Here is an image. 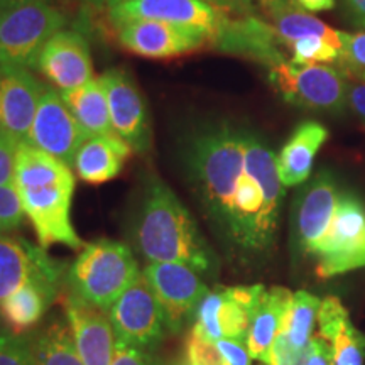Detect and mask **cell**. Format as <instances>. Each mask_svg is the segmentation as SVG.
I'll return each mask as SVG.
<instances>
[{
	"label": "cell",
	"mask_w": 365,
	"mask_h": 365,
	"mask_svg": "<svg viewBox=\"0 0 365 365\" xmlns=\"http://www.w3.org/2000/svg\"><path fill=\"white\" fill-rule=\"evenodd\" d=\"M61 97L88 139L98 135H117L110 120L107 90L102 80H90L78 88L61 91Z\"/></svg>",
	"instance_id": "25"
},
{
	"label": "cell",
	"mask_w": 365,
	"mask_h": 365,
	"mask_svg": "<svg viewBox=\"0 0 365 365\" xmlns=\"http://www.w3.org/2000/svg\"><path fill=\"white\" fill-rule=\"evenodd\" d=\"M322 301L308 291L293 293L289 308H287L281 335L298 350H309L313 340V330L318 322V312Z\"/></svg>",
	"instance_id": "29"
},
{
	"label": "cell",
	"mask_w": 365,
	"mask_h": 365,
	"mask_svg": "<svg viewBox=\"0 0 365 365\" xmlns=\"http://www.w3.org/2000/svg\"><path fill=\"white\" fill-rule=\"evenodd\" d=\"M186 364L188 365H230L222 354L217 340L208 339L191 328L186 340Z\"/></svg>",
	"instance_id": "31"
},
{
	"label": "cell",
	"mask_w": 365,
	"mask_h": 365,
	"mask_svg": "<svg viewBox=\"0 0 365 365\" xmlns=\"http://www.w3.org/2000/svg\"><path fill=\"white\" fill-rule=\"evenodd\" d=\"M34 365H85L81 360L68 319L53 318L48 325L31 333Z\"/></svg>",
	"instance_id": "28"
},
{
	"label": "cell",
	"mask_w": 365,
	"mask_h": 365,
	"mask_svg": "<svg viewBox=\"0 0 365 365\" xmlns=\"http://www.w3.org/2000/svg\"><path fill=\"white\" fill-rule=\"evenodd\" d=\"M0 318H2V314H0Z\"/></svg>",
	"instance_id": "44"
},
{
	"label": "cell",
	"mask_w": 365,
	"mask_h": 365,
	"mask_svg": "<svg viewBox=\"0 0 365 365\" xmlns=\"http://www.w3.org/2000/svg\"><path fill=\"white\" fill-rule=\"evenodd\" d=\"M135 244L149 262H180L213 274L217 259L190 210L175 191L153 178L135 218Z\"/></svg>",
	"instance_id": "2"
},
{
	"label": "cell",
	"mask_w": 365,
	"mask_h": 365,
	"mask_svg": "<svg viewBox=\"0 0 365 365\" xmlns=\"http://www.w3.org/2000/svg\"><path fill=\"white\" fill-rule=\"evenodd\" d=\"M269 83L284 102L304 110L340 113L346 107L349 78L333 65H296L286 59L269 68Z\"/></svg>",
	"instance_id": "5"
},
{
	"label": "cell",
	"mask_w": 365,
	"mask_h": 365,
	"mask_svg": "<svg viewBox=\"0 0 365 365\" xmlns=\"http://www.w3.org/2000/svg\"><path fill=\"white\" fill-rule=\"evenodd\" d=\"M130 154V145L118 135L90 137L76 153L73 168L80 180L90 185H102L120 175Z\"/></svg>",
	"instance_id": "23"
},
{
	"label": "cell",
	"mask_w": 365,
	"mask_h": 365,
	"mask_svg": "<svg viewBox=\"0 0 365 365\" xmlns=\"http://www.w3.org/2000/svg\"><path fill=\"white\" fill-rule=\"evenodd\" d=\"M22 2H27V0H0V11H6L9 7L19 6Z\"/></svg>",
	"instance_id": "42"
},
{
	"label": "cell",
	"mask_w": 365,
	"mask_h": 365,
	"mask_svg": "<svg viewBox=\"0 0 365 365\" xmlns=\"http://www.w3.org/2000/svg\"><path fill=\"white\" fill-rule=\"evenodd\" d=\"M0 12H2V11H0Z\"/></svg>",
	"instance_id": "45"
},
{
	"label": "cell",
	"mask_w": 365,
	"mask_h": 365,
	"mask_svg": "<svg viewBox=\"0 0 365 365\" xmlns=\"http://www.w3.org/2000/svg\"><path fill=\"white\" fill-rule=\"evenodd\" d=\"M24 208L14 185H0V234L16 230L24 222Z\"/></svg>",
	"instance_id": "33"
},
{
	"label": "cell",
	"mask_w": 365,
	"mask_h": 365,
	"mask_svg": "<svg viewBox=\"0 0 365 365\" xmlns=\"http://www.w3.org/2000/svg\"><path fill=\"white\" fill-rule=\"evenodd\" d=\"M212 48L227 54L249 58L269 68L286 61V46L274 27L252 14L232 17L227 14L215 34Z\"/></svg>",
	"instance_id": "17"
},
{
	"label": "cell",
	"mask_w": 365,
	"mask_h": 365,
	"mask_svg": "<svg viewBox=\"0 0 365 365\" xmlns=\"http://www.w3.org/2000/svg\"><path fill=\"white\" fill-rule=\"evenodd\" d=\"M86 139L88 135L73 117L61 95L46 86L27 143L71 168L75 164L76 153Z\"/></svg>",
	"instance_id": "15"
},
{
	"label": "cell",
	"mask_w": 365,
	"mask_h": 365,
	"mask_svg": "<svg viewBox=\"0 0 365 365\" xmlns=\"http://www.w3.org/2000/svg\"><path fill=\"white\" fill-rule=\"evenodd\" d=\"M339 196L335 178L327 170L318 171L301 186L291 212V237L298 254L317 255L319 242L331 223Z\"/></svg>",
	"instance_id": "12"
},
{
	"label": "cell",
	"mask_w": 365,
	"mask_h": 365,
	"mask_svg": "<svg viewBox=\"0 0 365 365\" xmlns=\"http://www.w3.org/2000/svg\"><path fill=\"white\" fill-rule=\"evenodd\" d=\"M65 313L85 365H110L115 336L107 313L68 293Z\"/></svg>",
	"instance_id": "20"
},
{
	"label": "cell",
	"mask_w": 365,
	"mask_h": 365,
	"mask_svg": "<svg viewBox=\"0 0 365 365\" xmlns=\"http://www.w3.org/2000/svg\"><path fill=\"white\" fill-rule=\"evenodd\" d=\"M113 27L122 48L137 56L150 59L178 58L213 44L212 34L170 22L132 19L118 22Z\"/></svg>",
	"instance_id": "11"
},
{
	"label": "cell",
	"mask_w": 365,
	"mask_h": 365,
	"mask_svg": "<svg viewBox=\"0 0 365 365\" xmlns=\"http://www.w3.org/2000/svg\"><path fill=\"white\" fill-rule=\"evenodd\" d=\"M110 365H161L149 350L135 349L115 341Z\"/></svg>",
	"instance_id": "35"
},
{
	"label": "cell",
	"mask_w": 365,
	"mask_h": 365,
	"mask_svg": "<svg viewBox=\"0 0 365 365\" xmlns=\"http://www.w3.org/2000/svg\"><path fill=\"white\" fill-rule=\"evenodd\" d=\"M207 2L228 14H250L252 11V0H207Z\"/></svg>",
	"instance_id": "38"
},
{
	"label": "cell",
	"mask_w": 365,
	"mask_h": 365,
	"mask_svg": "<svg viewBox=\"0 0 365 365\" xmlns=\"http://www.w3.org/2000/svg\"><path fill=\"white\" fill-rule=\"evenodd\" d=\"M304 365H331L330 350H328V345L319 335L313 336L312 345H309V354Z\"/></svg>",
	"instance_id": "37"
},
{
	"label": "cell",
	"mask_w": 365,
	"mask_h": 365,
	"mask_svg": "<svg viewBox=\"0 0 365 365\" xmlns=\"http://www.w3.org/2000/svg\"><path fill=\"white\" fill-rule=\"evenodd\" d=\"M19 143L0 132V185H14Z\"/></svg>",
	"instance_id": "34"
},
{
	"label": "cell",
	"mask_w": 365,
	"mask_h": 365,
	"mask_svg": "<svg viewBox=\"0 0 365 365\" xmlns=\"http://www.w3.org/2000/svg\"><path fill=\"white\" fill-rule=\"evenodd\" d=\"M105 9L112 26L132 19L161 21L202 29L213 39L228 14L207 0H110Z\"/></svg>",
	"instance_id": "13"
},
{
	"label": "cell",
	"mask_w": 365,
	"mask_h": 365,
	"mask_svg": "<svg viewBox=\"0 0 365 365\" xmlns=\"http://www.w3.org/2000/svg\"><path fill=\"white\" fill-rule=\"evenodd\" d=\"M335 66L345 73L346 78L365 81V31L345 36L344 53Z\"/></svg>",
	"instance_id": "32"
},
{
	"label": "cell",
	"mask_w": 365,
	"mask_h": 365,
	"mask_svg": "<svg viewBox=\"0 0 365 365\" xmlns=\"http://www.w3.org/2000/svg\"><path fill=\"white\" fill-rule=\"evenodd\" d=\"M264 291L262 284L208 291L195 313L193 330L212 340H247L250 319Z\"/></svg>",
	"instance_id": "10"
},
{
	"label": "cell",
	"mask_w": 365,
	"mask_h": 365,
	"mask_svg": "<svg viewBox=\"0 0 365 365\" xmlns=\"http://www.w3.org/2000/svg\"><path fill=\"white\" fill-rule=\"evenodd\" d=\"M317 271L322 277L365 267V203L344 191L335 213L317 250Z\"/></svg>",
	"instance_id": "6"
},
{
	"label": "cell",
	"mask_w": 365,
	"mask_h": 365,
	"mask_svg": "<svg viewBox=\"0 0 365 365\" xmlns=\"http://www.w3.org/2000/svg\"><path fill=\"white\" fill-rule=\"evenodd\" d=\"M140 272L139 262L125 244L98 239L83 245L66 269L65 282L71 294L107 313Z\"/></svg>",
	"instance_id": "3"
},
{
	"label": "cell",
	"mask_w": 365,
	"mask_h": 365,
	"mask_svg": "<svg viewBox=\"0 0 365 365\" xmlns=\"http://www.w3.org/2000/svg\"><path fill=\"white\" fill-rule=\"evenodd\" d=\"M344 4L350 22L365 31V0H344Z\"/></svg>",
	"instance_id": "39"
},
{
	"label": "cell",
	"mask_w": 365,
	"mask_h": 365,
	"mask_svg": "<svg viewBox=\"0 0 365 365\" xmlns=\"http://www.w3.org/2000/svg\"><path fill=\"white\" fill-rule=\"evenodd\" d=\"M100 80L107 90L108 110L115 134L135 153H148L153 140L150 117L135 80L124 68H110Z\"/></svg>",
	"instance_id": "14"
},
{
	"label": "cell",
	"mask_w": 365,
	"mask_h": 365,
	"mask_svg": "<svg viewBox=\"0 0 365 365\" xmlns=\"http://www.w3.org/2000/svg\"><path fill=\"white\" fill-rule=\"evenodd\" d=\"M46 86L24 66H0V132L27 143Z\"/></svg>",
	"instance_id": "18"
},
{
	"label": "cell",
	"mask_w": 365,
	"mask_h": 365,
	"mask_svg": "<svg viewBox=\"0 0 365 365\" xmlns=\"http://www.w3.org/2000/svg\"><path fill=\"white\" fill-rule=\"evenodd\" d=\"M61 286L46 282H27L11 296L0 301V314L11 325L12 330L24 331L38 325L54 298L59 294Z\"/></svg>",
	"instance_id": "26"
},
{
	"label": "cell",
	"mask_w": 365,
	"mask_h": 365,
	"mask_svg": "<svg viewBox=\"0 0 365 365\" xmlns=\"http://www.w3.org/2000/svg\"><path fill=\"white\" fill-rule=\"evenodd\" d=\"M66 264L19 237L0 234V301L27 282L63 286Z\"/></svg>",
	"instance_id": "16"
},
{
	"label": "cell",
	"mask_w": 365,
	"mask_h": 365,
	"mask_svg": "<svg viewBox=\"0 0 365 365\" xmlns=\"http://www.w3.org/2000/svg\"><path fill=\"white\" fill-rule=\"evenodd\" d=\"M36 68L59 90H73L93 80L90 48L78 31H58L41 49Z\"/></svg>",
	"instance_id": "19"
},
{
	"label": "cell",
	"mask_w": 365,
	"mask_h": 365,
	"mask_svg": "<svg viewBox=\"0 0 365 365\" xmlns=\"http://www.w3.org/2000/svg\"><path fill=\"white\" fill-rule=\"evenodd\" d=\"M118 344L150 350L166 333L163 309L144 272L115 299L107 312Z\"/></svg>",
	"instance_id": "7"
},
{
	"label": "cell",
	"mask_w": 365,
	"mask_h": 365,
	"mask_svg": "<svg viewBox=\"0 0 365 365\" xmlns=\"http://www.w3.org/2000/svg\"><path fill=\"white\" fill-rule=\"evenodd\" d=\"M291 298H293V293L289 289L272 286L271 289L264 291L250 319L247 333L249 354L254 360H259L264 365L269 362V354L284 323Z\"/></svg>",
	"instance_id": "24"
},
{
	"label": "cell",
	"mask_w": 365,
	"mask_h": 365,
	"mask_svg": "<svg viewBox=\"0 0 365 365\" xmlns=\"http://www.w3.org/2000/svg\"><path fill=\"white\" fill-rule=\"evenodd\" d=\"M85 4H88V6H93V7H105L107 6L110 0H83Z\"/></svg>",
	"instance_id": "43"
},
{
	"label": "cell",
	"mask_w": 365,
	"mask_h": 365,
	"mask_svg": "<svg viewBox=\"0 0 365 365\" xmlns=\"http://www.w3.org/2000/svg\"><path fill=\"white\" fill-rule=\"evenodd\" d=\"M0 365H34L31 333L0 328Z\"/></svg>",
	"instance_id": "30"
},
{
	"label": "cell",
	"mask_w": 365,
	"mask_h": 365,
	"mask_svg": "<svg viewBox=\"0 0 365 365\" xmlns=\"http://www.w3.org/2000/svg\"><path fill=\"white\" fill-rule=\"evenodd\" d=\"M328 139V129L323 124L308 120L299 124L277 154V173L284 188H293L312 178L314 158Z\"/></svg>",
	"instance_id": "22"
},
{
	"label": "cell",
	"mask_w": 365,
	"mask_h": 365,
	"mask_svg": "<svg viewBox=\"0 0 365 365\" xmlns=\"http://www.w3.org/2000/svg\"><path fill=\"white\" fill-rule=\"evenodd\" d=\"M65 22L48 0H27L0 12V66L36 68L43 46Z\"/></svg>",
	"instance_id": "4"
},
{
	"label": "cell",
	"mask_w": 365,
	"mask_h": 365,
	"mask_svg": "<svg viewBox=\"0 0 365 365\" xmlns=\"http://www.w3.org/2000/svg\"><path fill=\"white\" fill-rule=\"evenodd\" d=\"M346 107L365 125V81L349 78L346 90Z\"/></svg>",
	"instance_id": "36"
},
{
	"label": "cell",
	"mask_w": 365,
	"mask_h": 365,
	"mask_svg": "<svg viewBox=\"0 0 365 365\" xmlns=\"http://www.w3.org/2000/svg\"><path fill=\"white\" fill-rule=\"evenodd\" d=\"M26 217L33 223L39 245L53 244L70 249H83V240L71 223V200L75 193V178L38 188L17 190Z\"/></svg>",
	"instance_id": "9"
},
{
	"label": "cell",
	"mask_w": 365,
	"mask_h": 365,
	"mask_svg": "<svg viewBox=\"0 0 365 365\" xmlns=\"http://www.w3.org/2000/svg\"><path fill=\"white\" fill-rule=\"evenodd\" d=\"M143 272L163 309L166 331L181 333L210 291L202 274L180 262H149Z\"/></svg>",
	"instance_id": "8"
},
{
	"label": "cell",
	"mask_w": 365,
	"mask_h": 365,
	"mask_svg": "<svg viewBox=\"0 0 365 365\" xmlns=\"http://www.w3.org/2000/svg\"><path fill=\"white\" fill-rule=\"evenodd\" d=\"M318 335L330 350L331 365H364L365 335L354 325L339 298H325L318 312Z\"/></svg>",
	"instance_id": "21"
},
{
	"label": "cell",
	"mask_w": 365,
	"mask_h": 365,
	"mask_svg": "<svg viewBox=\"0 0 365 365\" xmlns=\"http://www.w3.org/2000/svg\"><path fill=\"white\" fill-rule=\"evenodd\" d=\"M261 4V7L266 11L267 16H271L274 12H279L282 9H287L291 6H298L296 0H257Z\"/></svg>",
	"instance_id": "41"
},
{
	"label": "cell",
	"mask_w": 365,
	"mask_h": 365,
	"mask_svg": "<svg viewBox=\"0 0 365 365\" xmlns=\"http://www.w3.org/2000/svg\"><path fill=\"white\" fill-rule=\"evenodd\" d=\"M284 185L274 150L249 129L245 161L232 193L220 235L228 252L244 262L267 257L276 245Z\"/></svg>",
	"instance_id": "1"
},
{
	"label": "cell",
	"mask_w": 365,
	"mask_h": 365,
	"mask_svg": "<svg viewBox=\"0 0 365 365\" xmlns=\"http://www.w3.org/2000/svg\"><path fill=\"white\" fill-rule=\"evenodd\" d=\"M296 4L307 12H323L335 7V0H296Z\"/></svg>",
	"instance_id": "40"
},
{
	"label": "cell",
	"mask_w": 365,
	"mask_h": 365,
	"mask_svg": "<svg viewBox=\"0 0 365 365\" xmlns=\"http://www.w3.org/2000/svg\"><path fill=\"white\" fill-rule=\"evenodd\" d=\"M71 178H75V175L65 163L58 161L51 154L34 148L29 143L19 144L16 156V175H14V186L17 190L38 188Z\"/></svg>",
	"instance_id": "27"
}]
</instances>
